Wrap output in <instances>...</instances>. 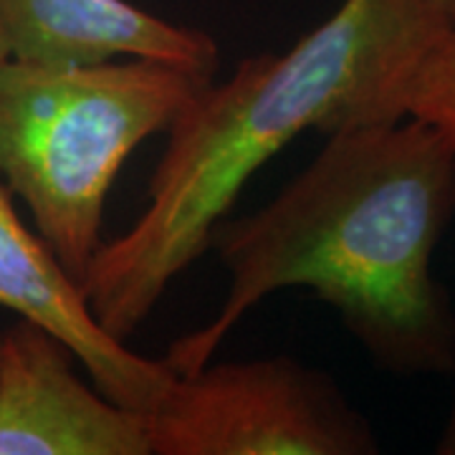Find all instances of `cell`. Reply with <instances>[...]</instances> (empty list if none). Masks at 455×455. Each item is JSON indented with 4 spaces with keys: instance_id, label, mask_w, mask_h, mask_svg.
Wrapping results in <instances>:
<instances>
[{
    "instance_id": "cell-6",
    "label": "cell",
    "mask_w": 455,
    "mask_h": 455,
    "mask_svg": "<svg viewBox=\"0 0 455 455\" xmlns=\"http://www.w3.org/2000/svg\"><path fill=\"white\" fill-rule=\"evenodd\" d=\"M0 307L49 331L79 359L92 382L119 405L152 412L178 374L147 359L99 324L84 286L41 235H33L0 180Z\"/></svg>"
},
{
    "instance_id": "cell-3",
    "label": "cell",
    "mask_w": 455,
    "mask_h": 455,
    "mask_svg": "<svg viewBox=\"0 0 455 455\" xmlns=\"http://www.w3.org/2000/svg\"><path fill=\"white\" fill-rule=\"evenodd\" d=\"M212 79L155 59L0 61V180L79 283L101 248L114 180Z\"/></svg>"
},
{
    "instance_id": "cell-1",
    "label": "cell",
    "mask_w": 455,
    "mask_h": 455,
    "mask_svg": "<svg viewBox=\"0 0 455 455\" xmlns=\"http://www.w3.org/2000/svg\"><path fill=\"white\" fill-rule=\"evenodd\" d=\"M455 212V140L423 119L329 132L322 152L251 215L211 235L228 271L220 309L170 341L193 374L271 293L309 289L382 370H455V311L430 263Z\"/></svg>"
},
{
    "instance_id": "cell-10",
    "label": "cell",
    "mask_w": 455,
    "mask_h": 455,
    "mask_svg": "<svg viewBox=\"0 0 455 455\" xmlns=\"http://www.w3.org/2000/svg\"><path fill=\"white\" fill-rule=\"evenodd\" d=\"M5 59H8V46H5V41L0 36V61H5Z\"/></svg>"
},
{
    "instance_id": "cell-9",
    "label": "cell",
    "mask_w": 455,
    "mask_h": 455,
    "mask_svg": "<svg viewBox=\"0 0 455 455\" xmlns=\"http://www.w3.org/2000/svg\"><path fill=\"white\" fill-rule=\"evenodd\" d=\"M433 11H438L440 16L448 18L455 23V0H425Z\"/></svg>"
},
{
    "instance_id": "cell-8",
    "label": "cell",
    "mask_w": 455,
    "mask_h": 455,
    "mask_svg": "<svg viewBox=\"0 0 455 455\" xmlns=\"http://www.w3.org/2000/svg\"><path fill=\"white\" fill-rule=\"evenodd\" d=\"M435 453L440 455H455V403L451 410V418L443 427V435H440L438 445H435Z\"/></svg>"
},
{
    "instance_id": "cell-2",
    "label": "cell",
    "mask_w": 455,
    "mask_h": 455,
    "mask_svg": "<svg viewBox=\"0 0 455 455\" xmlns=\"http://www.w3.org/2000/svg\"><path fill=\"white\" fill-rule=\"evenodd\" d=\"M443 20L425 0H344L286 53L245 59L170 124L147 205L101 243L82 286L116 339L132 337L196 263L245 182L307 130L397 122V92Z\"/></svg>"
},
{
    "instance_id": "cell-4",
    "label": "cell",
    "mask_w": 455,
    "mask_h": 455,
    "mask_svg": "<svg viewBox=\"0 0 455 455\" xmlns=\"http://www.w3.org/2000/svg\"><path fill=\"white\" fill-rule=\"evenodd\" d=\"M149 418L152 455H372V425L322 370L293 357L178 374Z\"/></svg>"
},
{
    "instance_id": "cell-7",
    "label": "cell",
    "mask_w": 455,
    "mask_h": 455,
    "mask_svg": "<svg viewBox=\"0 0 455 455\" xmlns=\"http://www.w3.org/2000/svg\"><path fill=\"white\" fill-rule=\"evenodd\" d=\"M0 36L11 59L41 64L155 59L212 79L220 59L208 33L130 0H0Z\"/></svg>"
},
{
    "instance_id": "cell-5",
    "label": "cell",
    "mask_w": 455,
    "mask_h": 455,
    "mask_svg": "<svg viewBox=\"0 0 455 455\" xmlns=\"http://www.w3.org/2000/svg\"><path fill=\"white\" fill-rule=\"evenodd\" d=\"M71 357L28 322L0 334V455H152L147 412L86 385Z\"/></svg>"
}]
</instances>
